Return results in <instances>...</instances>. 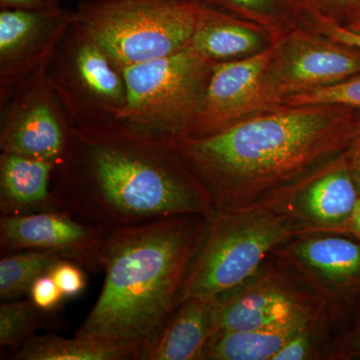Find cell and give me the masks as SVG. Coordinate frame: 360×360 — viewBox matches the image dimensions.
I'll list each match as a JSON object with an SVG mask.
<instances>
[{
    "instance_id": "obj_1",
    "label": "cell",
    "mask_w": 360,
    "mask_h": 360,
    "mask_svg": "<svg viewBox=\"0 0 360 360\" xmlns=\"http://www.w3.org/2000/svg\"><path fill=\"white\" fill-rule=\"evenodd\" d=\"M359 113L330 104L281 105L217 134L172 142L217 215L271 203L342 155Z\"/></svg>"
},
{
    "instance_id": "obj_2",
    "label": "cell",
    "mask_w": 360,
    "mask_h": 360,
    "mask_svg": "<svg viewBox=\"0 0 360 360\" xmlns=\"http://www.w3.org/2000/svg\"><path fill=\"white\" fill-rule=\"evenodd\" d=\"M72 122L52 179L60 210L108 231L186 215L214 217L174 142L135 134L116 120Z\"/></svg>"
},
{
    "instance_id": "obj_3",
    "label": "cell",
    "mask_w": 360,
    "mask_h": 360,
    "mask_svg": "<svg viewBox=\"0 0 360 360\" xmlns=\"http://www.w3.org/2000/svg\"><path fill=\"white\" fill-rule=\"evenodd\" d=\"M210 221L186 215L110 231L103 290L75 336L141 359L179 307Z\"/></svg>"
},
{
    "instance_id": "obj_4",
    "label": "cell",
    "mask_w": 360,
    "mask_h": 360,
    "mask_svg": "<svg viewBox=\"0 0 360 360\" xmlns=\"http://www.w3.org/2000/svg\"><path fill=\"white\" fill-rule=\"evenodd\" d=\"M303 231L307 229L276 202L217 213L187 274L181 302L222 300L245 288L270 251Z\"/></svg>"
},
{
    "instance_id": "obj_5",
    "label": "cell",
    "mask_w": 360,
    "mask_h": 360,
    "mask_svg": "<svg viewBox=\"0 0 360 360\" xmlns=\"http://www.w3.org/2000/svg\"><path fill=\"white\" fill-rule=\"evenodd\" d=\"M200 0H89L75 26L120 68L174 54L191 44Z\"/></svg>"
},
{
    "instance_id": "obj_6",
    "label": "cell",
    "mask_w": 360,
    "mask_h": 360,
    "mask_svg": "<svg viewBox=\"0 0 360 360\" xmlns=\"http://www.w3.org/2000/svg\"><path fill=\"white\" fill-rule=\"evenodd\" d=\"M214 63L187 46L122 68L127 103L116 122L160 141L186 137L196 122Z\"/></svg>"
},
{
    "instance_id": "obj_7",
    "label": "cell",
    "mask_w": 360,
    "mask_h": 360,
    "mask_svg": "<svg viewBox=\"0 0 360 360\" xmlns=\"http://www.w3.org/2000/svg\"><path fill=\"white\" fill-rule=\"evenodd\" d=\"M46 72L72 120H116L127 103L122 68L75 25Z\"/></svg>"
},
{
    "instance_id": "obj_8",
    "label": "cell",
    "mask_w": 360,
    "mask_h": 360,
    "mask_svg": "<svg viewBox=\"0 0 360 360\" xmlns=\"http://www.w3.org/2000/svg\"><path fill=\"white\" fill-rule=\"evenodd\" d=\"M359 73L360 47L310 26H296L272 44L269 80L281 105L286 97L335 84Z\"/></svg>"
},
{
    "instance_id": "obj_9",
    "label": "cell",
    "mask_w": 360,
    "mask_h": 360,
    "mask_svg": "<svg viewBox=\"0 0 360 360\" xmlns=\"http://www.w3.org/2000/svg\"><path fill=\"white\" fill-rule=\"evenodd\" d=\"M7 103L0 131L1 153L58 165L70 146L73 122L46 68L21 86L4 105Z\"/></svg>"
},
{
    "instance_id": "obj_10",
    "label": "cell",
    "mask_w": 360,
    "mask_h": 360,
    "mask_svg": "<svg viewBox=\"0 0 360 360\" xmlns=\"http://www.w3.org/2000/svg\"><path fill=\"white\" fill-rule=\"evenodd\" d=\"M77 20V13L52 9L1 8L0 11V101L44 70Z\"/></svg>"
},
{
    "instance_id": "obj_11",
    "label": "cell",
    "mask_w": 360,
    "mask_h": 360,
    "mask_svg": "<svg viewBox=\"0 0 360 360\" xmlns=\"http://www.w3.org/2000/svg\"><path fill=\"white\" fill-rule=\"evenodd\" d=\"M271 53L270 46L250 58L214 63L200 115L186 137L208 136L281 106L269 84Z\"/></svg>"
},
{
    "instance_id": "obj_12",
    "label": "cell",
    "mask_w": 360,
    "mask_h": 360,
    "mask_svg": "<svg viewBox=\"0 0 360 360\" xmlns=\"http://www.w3.org/2000/svg\"><path fill=\"white\" fill-rule=\"evenodd\" d=\"M110 231L85 224L65 210L1 215V252L52 251L90 271H103L104 248Z\"/></svg>"
},
{
    "instance_id": "obj_13",
    "label": "cell",
    "mask_w": 360,
    "mask_h": 360,
    "mask_svg": "<svg viewBox=\"0 0 360 360\" xmlns=\"http://www.w3.org/2000/svg\"><path fill=\"white\" fill-rule=\"evenodd\" d=\"M359 198L343 153L303 176L271 203L283 205L307 231L345 229Z\"/></svg>"
},
{
    "instance_id": "obj_14",
    "label": "cell",
    "mask_w": 360,
    "mask_h": 360,
    "mask_svg": "<svg viewBox=\"0 0 360 360\" xmlns=\"http://www.w3.org/2000/svg\"><path fill=\"white\" fill-rule=\"evenodd\" d=\"M272 44L271 35L262 26L200 1L189 46L203 58L214 63L240 60L266 51Z\"/></svg>"
},
{
    "instance_id": "obj_15",
    "label": "cell",
    "mask_w": 360,
    "mask_h": 360,
    "mask_svg": "<svg viewBox=\"0 0 360 360\" xmlns=\"http://www.w3.org/2000/svg\"><path fill=\"white\" fill-rule=\"evenodd\" d=\"M307 310L283 286L271 283L245 286L220 300L212 338L229 331L267 328Z\"/></svg>"
},
{
    "instance_id": "obj_16",
    "label": "cell",
    "mask_w": 360,
    "mask_h": 360,
    "mask_svg": "<svg viewBox=\"0 0 360 360\" xmlns=\"http://www.w3.org/2000/svg\"><path fill=\"white\" fill-rule=\"evenodd\" d=\"M58 165L14 153L0 155V212L22 215L60 210L52 189Z\"/></svg>"
},
{
    "instance_id": "obj_17",
    "label": "cell",
    "mask_w": 360,
    "mask_h": 360,
    "mask_svg": "<svg viewBox=\"0 0 360 360\" xmlns=\"http://www.w3.org/2000/svg\"><path fill=\"white\" fill-rule=\"evenodd\" d=\"M220 300L188 298L180 303L141 360L205 359L212 340Z\"/></svg>"
},
{
    "instance_id": "obj_18",
    "label": "cell",
    "mask_w": 360,
    "mask_h": 360,
    "mask_svg": "<svg viewBox=\"0 0 360 360\" xmlns=\"http://www.w3.org/2000/svg\"><path fill=\"white\" fill-rule=\"evenodd\" d=\"M311 322L307 310L267 328L219 333L210 340L203 359L272 360L288 341L310 328Z\"/></svg>"
},
{
    "instance_id": "obj_19",
    "label": "cell",
    "mask_w": 360,
    "mask_h": 360,
    "mask_svg": "<svg viewBox=\"0 0 360 360\" xmlns=\"http://www.w3.org/2000/svg\"><path fill=\"white\" fill-rule=\"evenodd\" d=\"M295 259L319 281L345 286L360 278V245L340 236H315L296 241Z\"/></svg>"
},
{
    "instance_id": "obj_20",
    "label": "cell",
    "mask_w": 360,
    "mask_h": 360,
    "mask_svg": "<svg viewBox=\"0 0 360 360\" xmlns=\"http://www.w3.org/2000/svg\"><path fill=\"white\" fill-rule=\"evenodd\" d=\"M15 360H127L136 359L134 352L75 336L33 335L16 349Z\"/></svg>"
},
{
    "instance_id": "obj_21",
    "label": "cell",
    "mask_w": 360,
    "mask_h": 360,
    "mask_svg": "<svg viewBox=\"0 0 360 360\" xmlns=\"http://www.w3.org/2000/svg\"><path fill=\"white\" fill-rule=\"evenodd\" d=\"M207 6L264 27L274 44L296 26L302 25L300 0H200Z\"/></svg>"
},
{
    "instance_id": "obj_22",
    "label": "cell",
    "mask_w": 360,
    "mask_h": 360,
    "mask_svg": "<svg viewBox=\"0 0 360 360\" xmlns=\"http://www.w3.org/2000/svg\"><path fill=\"white\" fill-rule=\"evenodd\" d=\"M65 259L52 251L22 250L8 253L0 260V297L13 300L30 293L39 277L49 274L58 262Z\"/></svg>"
},
{
    "instance_id": "obj_23",
    "label": "cell",
    "mask_w": 360,
    "mask_h": 360,
    "mask_svg": "<svg viewBox=\"0 0 360 360\" xmlns=\"http://www.w3.org/2000/svg\"><path fill=\"white\" fill-rule=\"evenodd\" d=\"M49 312L28 300H4L0 305V347L18 348L47 323Z\"/></svg>"
},
{
    "instance_id": "obj_24",
    "label": "cell",
    "mask_w": 360,
    "mask_h": 360,
    "mask_svg": "<svg viewBox=\"0 0 360 360\" xmlns=\"http://www.w3.org/2000/svg\"><path fill=\"white\" fill-rule=\"evenodd\" d=\"M330 104L360 111V73L343 82L286 97L283 105Z\"/></svg>"
},
{
    "instance_id": "obj_25",
    "label": "cell",
    "mask_w": 360,
    "mask_h": 360,
    "mask_svg": "<svg viewBox=\"0 0 360 360\" xmlns=\"http://www.w3.org/2000/svg\"><path fill=\"white\" fill-rule=\"evenodd\" d=\"M302 8L321 18L350 27L360 20V0H300Z\"/></svg>"
},
{
    "instance_id": "obj_26",
    "label": "cell",
    "mask_w": 360,
    "mask_h": 360,
    "mask_svg": "<svg viewBox=\"0 0 360 360\" xmlns=\"http://www.w3.org/2000/svg\"><path fill=\"white\" fill-rule=\"evenodd\" d=\"M49 274L58 284L65 298L75 297L82 293L86 286L84 267L70 260H60L52 267Z\"/></svg>"
},
{
    "instance_id": "obj_27",
    "label": "cell",
    "mask_w": 360,
    "mask_h": 360,
    "mask_svg": "<svg viewBox=\"0 0 360 360\" xmlns=\"http://www.w3.org/2000/svg\"><path fill=\"white\" fill-rule=\"evenodd\" d=\"M32 302L44 311L51 312L65 300L58 284L49 274L39 277L30 290Z\"/></svg>"
},
{
    "instance_id": "obj_28",
    "label": "cell",
    "mask_w": 360,
    "mask_h": 360,
    "mask_svg": "<svg viewBox=\"0 0 360 360\" xmlns=\"http://www.w3.org/2000/svg\"><path fill=\"white\" fill-rule=\"evenodd\" d=\"M303 25L310 26V27L319 30L323 34L328 35V37L340 40L341 42H345V44L360 47V34L350 32L347 28L336 25L333 21L326 20V18H321V16L317 15L311 11H305Z\"/></svg>"
},
{
    "instance_id": "obj_29",
    "label": "cell",
    "mask_w": 360,
    "mask_h": 360,
    "mask_svg": "<svg viewBox=\"0 0 360 360\" xmlns=\"http://www.w3.org/2000/svg\"><path fill=\"white\" fill-rule=\"evenodd\" d=\"M311 338L309 328L296 335L274 357L272 360H300L309 356Z\"/></svg>"
},
{
    "instance_id": "obj_30",
    "label": "cell",
    "mask_w": 360,
    "mask_h": 360,
    "mask_svg": "<svg viewBox=\"0 0 360 360\" xmlns=\"http://www.w3.org/2000/svg\"><path fill=\"white\" fill-rule=\"evenodd\" d=\"M345 156H347L348 167L360 194V111L355 120L349 143L345 150Z\"/></svg>"
},
{
    "instance_id": "obj_31",
    "label": "cell",
    "mask_w": 360,
    "mask_h": 360,
    "mask_svg": "<svg viewBox=\"0 0 360 360\" xmlns=\"http://www.w3.org/2000/svg\"><path fill=\"white\" fill-rule=\"evenodd\" d=\"M1 8L52 9L59 6L58 0H0Z\"/></svg>"
},
{
    "instance_id": "obj_32",
    "label": "cell",
    "mask_w": 360,
    "mask_h": 360,
    "mask_svg": "<svg viewBox=\"0 0 360 360\" xmlns=\"http://www.w3.org/2000/svg\"><path fill=\"white\" fill-rule=\"evenodd\" d=\"M345 229L355 234L360 240V198L355 205L354 212H352V217L347 221Z\"/></svg>"
},
{
    "instance_id": "obj_33",
    "label": "cell",
    "mask_w": 360,
    "mask_h": 360,
    "mask_svg": "<svg viewBox=\"0 0 360 360\" xmlns=\"http://www.w3.org/2000/svg\"><path fill=\"white\" fill-rule=\"evenodd\" d=\"M343 27V26H342ZM347 30H350V32L357 33V34H360V20H357L354 25L350 26V27H345Z\"/></svg>"
},
{
    "instance_id": "obj_34",
    "label": "cell",
    "mask_w": 360,
    "mask_h": 360,
    "mask_svg": "<svg viewBox=\"0 0 360 360\" xmlns=\"http://www.w3.org/2000/svg\"><path fill=\"white\" fill-rule=\"evenodd\" d=\"M355 350H356L357 354H360V340L357 342L356 347H355Z\"/></svg>"
}]
</instances>
